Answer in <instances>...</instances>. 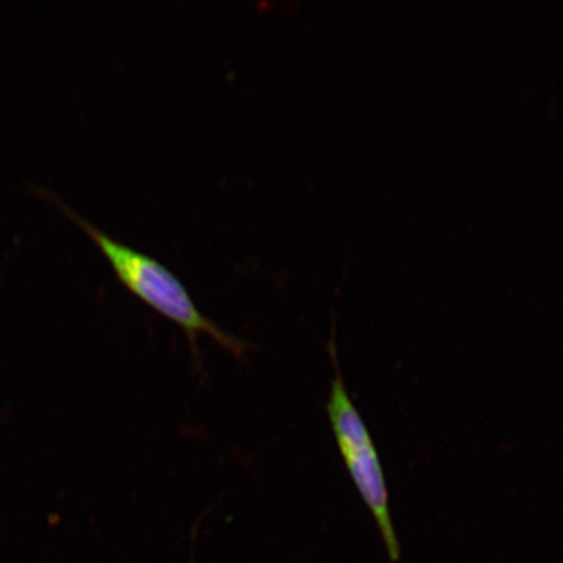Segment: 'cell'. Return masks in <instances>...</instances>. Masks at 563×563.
I'll list each match as a JSON object with an SVG mask.
<instances>
[{
	"mask_svg": "<svg viewBox=\"0 0 563 563\" xmlns=\"http://www.w3.org/2000/svg\"><path fill=\"white\" fill-rule=\"evenodd\" d=\"M334 344L330 343L335 378L327 404L328 418L352 482L376 520L387 554L391 561L397 562L400 559V547L390 516L389 490H387L383 464L368 428L355 405L352 404L346 385L343 383Z\"/></svg>",
	"mask_w": 563,
	"mask_h": 563,
	"instance_id": "cell-2",
	"label": "cell"
},
{
	"mask_svg": "<svg viewBox=\"0 0 563 563\" xmlns=\"http://www.w3.org/2000/svg\"><path fill=\"white\" fill-rule=\"evenodd\" d=\"M41 195H45L56 207L65 211L67 217L96 243L126 290L185 330L195 354L197 336L200 334L210 336L236 357L245 354L249 346L203 316L181 280L158 260L117 242L86 218L77 214L54 194L41 191Z\"/></svg>",
	"mask_w": 563,
	"mask_h": 563,
	"instance_id": "cell-1",
	"label": "cell"
}]
</instances>
